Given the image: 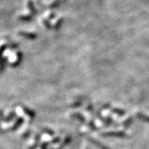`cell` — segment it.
Instances as JSON below:
<instances>
[{"instance_id":"277c9868","label":"cell","mask_w":149,"mask_h":149,"mask_svg":"<svg viewBox=\"0 0 149 149\" xmlns=\"http://www.w3.org/2000/svg\"><path fill=\"white\" fill-rule=\"evenodd\" d=\"M19 34L22 35V36H23V37H26L27 38H34L35 37V35L34 34H32V33H30V32H19Z\"/></svg>"},{"instance_id":"3957f363","label":"cell","mask_w":149,"mask_h":149,"mask_svg":"<svg viewBox=\"0 0 149 149\" xmlns=\"http://www.w3.org/2000/svg\"><path fill=\"white\" fill-rule=\"evenodd\" d=\"M22 110L24 112V113L27 114V116H28V117L33 118V116H34V113H33V112H32L31 110H30V109H27L26 107H24V106L22 107Z\"/></svg>"},{"instance_id":"6da1fadb","label":"cell","mask_w":149,"mask_h":149,"mask_svg":"<svg viewBox=\"0 0 149 149\" xmlns=\"http://www.w3.org/2000/svg\"><path fill=\"white\" fill-rule=\"evenodd\" d=\"M22 123V118H18L15 119L13 123H3L2 124V128L3 129H8V130H15L17 128H18Z\"/></svg>"},{"instance_id":"5b68a950","label":"cell","mask_w":149,"mask_h":149,"mask_svg":"<svg viewBox=\"0 0 149 149\" xmlns=\"http://www.w3.org/2000/svg\"><path fill=\"white\" fill-rule=\"evenodd\" d=\"M3 118H4L3 110L2 109H0V119H1V120H3Z\"/></svg>"},{"instance_id":"7a4b0ae2","label":"cell","mask_w":149,"mask_h":149,"mask_svg":"<svg viewBox=\"0 0 149 149\" xmlns=\"http://www.w3.org/2000/svg\"><path fill=\"white\" fill-rule=\"evenodd\" d=\"M14 116H15L14 112H13V111L8 112V113L4 114L3 121H4V122H9V121H11V120L14 118Z\"/></svg>"}]
</instances>
